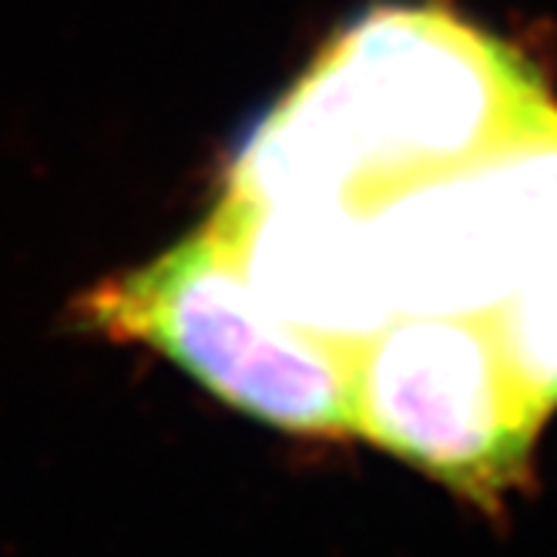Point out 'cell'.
<instances>
[{
	"instance_id": "1",
	"label": "cell",
	"mask_w": 557,
	"mask_h": 557,
	"mask_svg": "<svg viewBox=\"0 0 557 557\" xmlns=\"http://www.w3.org/2000/svg\"><path fill=\"white\" fill-rule=\"evenodd\" d=\"M557 104L497 37L441 8L346 24L238 151L225 195L256 206L389 198L481 162Z\"/></svg>"
},
{
	"instance_id": "2",
	"label": "cell",
	"mask_w": 557,
	"mask_h": 557,
	"mask_svg": "<svg viewBox=\"0 0 557 557\" xmlns=\"http://www.w3.org/2000/svg\"><path fill=\"white\" fill-rule=\"evenodd\" d=\"M71 323L151 346L252 420L309 436L352 433V349L269 309L209 225L85 289Z\"/></svg>"
},
{
	"instance_id": "3",
	"label": "cell",
	"mask_w": 557,
	"mask_h": 557,
	"mask_svg": "<svg viewBox=\"0 0 557 557\" xmlns=\"http://www.w3.org/2000/svg\"><path fill=\"white\" fill-rule=\"evenodd\" d=\"M541 426L484 315H396L352 349V433L487 513L528 484Z\"/></svg>"
},
{
	"instance_id": "4",
	"label": "cell",
	"mask_w": 557,
	"mask_h": 557,
	"mask_svg": "<svg viewBox=\"0 0 557 557\" xmlns=\"http://www.w3.org/2000/svg\"><path fill=\"white\" fill-rule=\"evenodd\" d=\"M396 315H484L557 252V108L367 215Z\"/></svg>"
},
{
	"instance_id": "5",
	"label": "cell",
	"mask_w": 557,
	"mask_h": 557,
	"mask_svg": "<svg viewBox=\"0 0 557 557\" xmlns=\"http://www.w3.org/2000/svg\"><path fill=\"white\" fill-rule=\"evenodd\" d=\"M209 228L265 306L312 336L356 349L396 320L360 212L336 202L256 206L222 195Z\"/></svg>"
},
{
	"instance_id": "6",
	"label": "cell",
	"mask_w": 557,
	"mask_h": 557,
	"mask_svg": "<svg viewBox=\"0 0 557 557\" xmlns=\"http://www.w3.org/2000/svg\"><path fill=\"white\" fill-rule=\"evenodd\" d=\"M484 320L517 389L547 420L557 410V252L531 269Z\"/></svg>"
}]
</instances>
